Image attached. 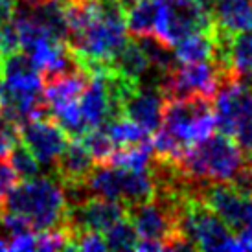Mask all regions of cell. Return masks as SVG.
<instances>
[{
    "label": "cell",
    "mask_w": 252,
    "mask_h": 252,
    "mask_svg": "<svg viewBox=\"0 0 252 252\" xmlns=\"http://www.w3.org/2000/svg\"><path fill=\"white\" fill-rule=\"evenodd\" d=\"M214 129L216 111L210 98L164 99L160 127L155 131L153 153L166 160H177L189 146L210 136Z\"/></svg>",
    "instance_id": "6da1fadb"
},
{
    "label": "cell",
    "mask_w": 252,
    "mask_h": 252,
    "mask_svg": "<svg viewBox=\"0 0 252 252\" xmlns=\"http://www.w3.org/2000/svg\"><path fill=\"white\" fill-rule=\"evenodd\" d=\"M247 158L238 142L219 133L189 146L173 164L191 186L199 188L214 182H230L245 166Z\"/></svg>",
    "instance_id": "7a4b0ae2"
},
{
    "label": "cell",
    "mask_w": 252,
    "mask_h": 252,
    "mask_svg": "<svg viewBox=\"0 0 252 252\" xmlns=\"http://www.w3.org/2000/svg\"><path fill=\"white\" fill-rule=\"evenodd\" d=\"M4 208L26 219L32 230L41 232L63 226L68 204L63 186L56 177H33L21 184L17 182Z\"/></svg>",
    "instance_id": "3957f363"
},
{
    "label": "cell",
    "mask_w": 252,
    "mask_h": 252,
    "mask_svg": "<svg viewBox=\"0 0 252 252\" xmlns=\"http://www.w3.org/2000/svg\"><path fill=\"white\" fill-rule=\"evenodd\" d=\"M89 197H103L126 208L151 201L155 197V181L151 171H134L112 164H96L83 182Z\"/></svg>",
    "instance_id": "277c9868"
},
{
    "label": "cell",
    "mask_w": 252,
    "mask_h": 252,
    "mask_svg": "<svg viewBox=\"0 0 252 252\" xmlns=\"http://www.w3.org/2000/svg\"><path fill=\"white\" fill-rule=\"evenodd\" d=\"M179 226L184 239L195 251H239L236 236L195 189L182 201Z\"/></svg>",
    "instance_id": "5b68a950"
},
{
    "label": "cell",
    "mask_w": 252,
    "mask_h": 252,
    "mask_svg": "<svg viewBox=\"0 0 252 252\" xmlns=\"http://www.w3.org/2000/svg\"><path fill=\"white\" fill-rule=\"evenodd\" d=\"M216 127L238 142L247 155L252 151V87L238 77L221 81L216 94Z\"/></svg>",
    "instance_id": "8992f818"
},
{
    "label": "cell",
    "mask_w": 252,
    "mask_h": 252,
    "mask_svg": "<svg viewBox=\"0 0 252 252\" xmlns=\"http://www.w3.org/2000/svg\"><path fill=\"white\" fill-rule=\"evenodd\" d=\"M224 77L214 61H195V63H177L160 79L164 99H181L191 96H204L214 99L217 89Z\"/></svg>",
    "instance_id": "52a82bcc"
},
{
    "label": "cell",
    "mask_w": 252,
    "mask_h": 252,
    "mask_svg": "<svg viewBox=\"0 0 252 252\" xmlns=\"http://www.w3.org/2000/svg\"><path fill=\"white\" fill-rule=\"evenodd\" d=\"M17 133L19 140L28 147V151L35 157L37 162L48 169H54L56 160L70 140V136L64 133L48 112L26 120L17 127Z\"/></svg>",
    "instance_id": "ba28073f"
},
{
    "label": "cell",
    "mask_w": 252,
    "mask_h": 252,
    "mask_svg": "<svg viewBox=\"0 0 252 252\" xmlns=\"http://www.w3.org/2000/svg\"><path fill=\"white\" fill-rule=\"evenodd\" d=\"M195 193L221 217L234 236L252 228V197L239 193L230 182L204 184L195 188Z\"/></svg>",
    "instance_id": "9c48e42d"
},
{
    "label": "cell",
    "mask_w": 252,
    "mask_h": 252,
    "mask_svg": "<svg viewBox=\"0 0 252 252\" xmlns=\"http://www.w3.org/2000/svg\"><path fill=\"white\" fill-rule=\"evenodd\" d=\"M126 216V206L122 203L103 199V197H89L81 203L68 204L63 226L72 238L79 232H103L116 223L120 217Z\"/></svg>",
    "instance_id": "30bf717a"
},
{
    "label": "cell",
    "mask_w": 252,
    "mask_h": 252,
    "mask_svg": "<svg viewBox=\"0 0 252 252\" xmlns=\"http://www.w3.org/2000/svg\"><path fill=\"white\" fill-rule=\"evenodd\" d=\"M162 111H164V96L157 85H136L124 99L122 114L140 126L149 134L160 127Z\"/></svg>",
    "instance_id": "8fae6325"
},
{
    "label": "cell",
    "mask_w": 252,
    "mask_h": 252,
    "mask_svg": "<svg viewBox=\"0 0 252 252\" xmlns=\"http://www.w3.org/2000/svg\"><path fill=\"white\" fill-rule=\"evenodd\" d=\"M94 166H96V162L89 153V149L83 146V142L79 138H72L56 160L52 173L61 182L63 188H68V186L83 184L89 173L94 169Z\"/></svg>",
    "instance_id": "7c38bea8"
},
{
    "label": "cell",
    "mask_w": 252,
    "mask_h": 252,
    "mask_svg": "<svg viewBox=\"0 0 252 252\" xmlns=\"http://www.w3.org/2000/svg\"><path fill=\"white\" fill-rule=\"evenodd\" d=\"M214 22L230 35L252 32V0H210Z\"/></svg>",
    "instance_id": "4fadbf2b"
},
{
    "label": "cell",
    "mask_w": 252,
    "mask_h": 252,
    "mask_svg": "<svg viewBox=\"0 0 252 252\" xmlns=\"http://www.w3.org/2000/svg\"><path fill=\"white\" fill-rule=\"evenodd\" d=\"M111 66L118 74H122L126 79L138 85L144 83L147 74H157L151 68V63L147 59L146 52L142 50L140 42L134 41V39H127L124 42V46L120 48V52L112 59ZM158 83H160V77H158Z\"/></svg>",
    "instance_id": "5bb4252c"
},
{
    "label": "cell",
    "mask_w": 252,
    "mask_h": 252,
    "mask_svg": "<svg viewBox=\"0 0 252 252\" xmlns=\"http://www.w3.org/2000/svg\"><path fill=\"white\" fill-rule=\"evenodd\" d=\"M214 52H216V24L212 30H204V32L182 37L173 46V56L177 63L210 61L214 57Z\"/></svg>",
    "instance_id": "9a60e30c"
},
{
    "label": "cell",
    "mask_w": 252,
    "mask_h": 252,
    "mask_svg": "<svg viewBox=\"0 0 252 252\" xmlns=\"http://www.w3.org/2000/svg\"><path fill=\"white\" fill-rule=\"evenodd\" d=\"M228 68L232 76L252 87V32H241L230 37Z\"/></svg>",
    "instance_id": "2e32d148"
},
{
    "label": "cell",
    "mask_w": 252,
    "mask_h": 252,
    "mask_svg": "<svg viewBox=\"0 0 252 252\" xmlns=\"http://www.w3.org/2000/svg\"><path fill=\"white\" fill-rule=\"evenodd\" d=\"M160 0H136L126 9V26L133 37L153 35Z\"/></svg>",
    "instance_id": "e0dca14e"
},
{
    "label": "cell",
    "mask_w": 252,
    "mask_h": 252,
    "mask_svg": "<svg viewBox=\"0 0 252 252\" xmlns=\"http://www.w3.org/2000/svg\"><path fill=\"white\" fill-rule=\"evenodd\" d=\"M103 127H105V131L111 136L114 147L131 146V144L146 142L151 138V134L147 133V131H144L140 126H136L134 122H131L129 118H126L124 114L109 120Z\"/></svg>",
    "instance_id": "ac0fdd59"
},
{
    "label": "cell",
    "mask_w": 252,
    "mask_h": 252,
    "mask_svg": "<svg viewBox=\"0 0 252 252\" xmlns=\"http://www.w3.org/2000/svg\"><path fill=\"white\" fill-rule=\"evenodd\" d=\"M103 239L107 243V249L111 251H134L138 234L134 230L133 223L129 221V217L124 216L103 232Z\"/></svg>",
    "instance_id": "d6986e66"
},
{
    "label": "cell",
    "mask_w": 252,
    "mask_h": 252,
    "mask_svg": "<svg viewBox=\"0 0 252 252\" xmlns=\"http://www.w3.org/2000/svg\"><path fill=\"white\" fill-rule=\"evenodd\" d=\"M79 140L83 142V146L89 149V153L92 155V158H94L96 164H107L109 158H111V155L116 149L103 126L89 129L87 133L79 136Z\"/></svg>",
    "instance_id": "ffe728a7"
},
{
    "label": "cell",
    "mask_w": 252,
    "mask_h": 252,
    "mask_svg": "<svg viewBox=\"0 0 252 252\" xmlns=\"http://www.w3.org/2000/svg\"><path fill=\"white\" fill-rule=\"evenodd\" d=\"M7 157H9V164L13 166L21 181H28V179H33V177L39 175L41 164L37 162V158L30 153L28 147L24 146L21 140L15 142Z\"/></svg>",
    "instance_id": "44dd1931"
},
{
    "label": "cell",
    "mask_w": 252,
    "mask_h": 252,
    "mask_svg": "<svg viewBox=\"0 0 252 252\" xmlns=\"http://www.w3.org/2000/svg\"><path fill=\"white\" fill-rule=\"evenodd\" d=\"M21 181L13 166L9 164V160L0 158V206H4L9 191L17 186V182Z\"/></svg>",
    "instance_id": "7402d4cb"
},
{
    "label": "cell",
    "mask_w": 252,
    "mask_h": 252,
    "mask_svg": "<svg viewBox=\"0 0 252 252\" xmlns=\"http://www.w3.org/2000/svg\"><path fill=\"white\" fill-rule=\"evenodd\" d=\"M35 247L37 234L33 230L13 234L7 238V251H35Z\"/></svg>",
    "instance_id": "603a6c76"
},
{
    "label": "cell",
    "mask_w": 252,
    "mask_h": 252,
    "mask_svg": "<svg viewBox=\"0 0 252 252\" xmlns=\"http://www.w3.org/2000/svg\"><path fill=\"white\" fill-rule=\"evenodd\" d=\"M17 11V0H0V28L13 21Z\"/></svg>",
    "instance_id": "cb8c5ba5"
},
{
    "label": "cell",
    "mask_w": 252,
    "mask_h": 252,
    "mask_svg": "<svg viewBox=\"0 0 252 252\" xmlns=\"http://www.w3.org/2000/svg\"><path fill=\"white\" fill-rule=\"evenodd\" d=\"M236 241H238L239 251H252V228L236 234Z\"/></svg>",
    "instance_id": "d4e9b609"
},
{
    "label": "cell",
    "mask_w": 252,
    "mask_h": 252,
    "mask_svg": "<svg viewBox=\"0 0 252 252\" xmlns=\"http://www.w3.org/2000/svg\"><path fill=\"white\" fill-rule=\"evenodd\" d=\"M24 4H28V6H32V4H37V2H42V0H22Z\"/></svg>",
    "instance_id": "484cf974"
},
{
    "label": "cell",
    "mask_w": 252,
    "mask_h": 252,
    "mask_svg": "<svg viewBox=\"0 0 252 252\" xmlns=\"http://www.w3.org/2000/svg\"><path fill=\"white\" fill-rule=\"evenodd\" d=\"M247 157H249V160H251V164H252V151L249 155H247Z\"/></svg>",
    "instance_id": "4316f807"
},
{
    "label": "cell",
    "mask_w": 252,
    "mask_h": 252,
    "mask_svg": "<svg viewBox=\"0 0 252 252\" xmlns=\"http://www.w3.org/2000/svg\"><path fill=\"white\" fill-rule=\"evenodd\" d=\"M0 81H2V66H0Z\"/></svg>",
    "instance_id": "83f0119b"
}]
</instances>
